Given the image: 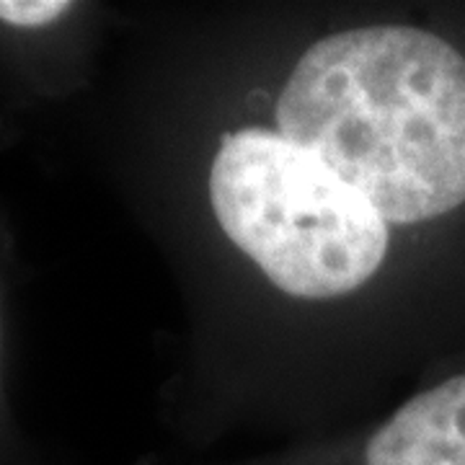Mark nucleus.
<instances>
[{
  "label": "nucleus",
  "instance_id": "3",
  "mask_svg": "<svg viewBox=\"0 0 465 465\" xmlns=\"http://www.w3.org/2000/svg\"><path fill=\"white\" fill-rule=\"evenodd\" d=\"M362 465H465V375L406 401L367 440Z\"/></svg>",
  "mask_w": 465,
  "mask_h": 465
},
{
  "label": "nucleus",
  "instance_id": "2",
  "mask_svg": "<svg viewBox=\"0 0 465 465\" xmlns=\"http://www.w3.org/2000/svg\"><path fill=\"white\" fill-rule=\"evenodd\" d=\"M210 202L225 235L295 298L347 295L388 253V223L378 210L280 133L223 134Z\"/></svg>",
  "mask_w": 465,
  "mask_h": 465
},
{
  "label": "nucleus",
  "instance_id": "1",
  "mask_svg": "<svg viewBox=\"0 0 465 465\" xmlns=\"http://www.w3.org/2000/svg\"><path fill=\"white\" fill-rule=\"evenodd\" d=\"M277 122L385 223H427L465 202V57L437 34L367 26L321 39L284 85Z\"/></svg>",
  "mask_w": 465,
  "mask_h": 465
},
{
  "label": "nucleus",
  "instance_id": "4",
  "mask_svg": "<svg viewBox=\"0 0 465 465\" xmlns=\"http://www.w3.org/2000/svg\"><path fill=\"white\" fill-rule=\"evenodd\" d=\"M73 8L67 0H0V18L14 26H47Z\"/></svg>",
  "mask_w": 465,
  "mask_h": 465
}]
</instances>
